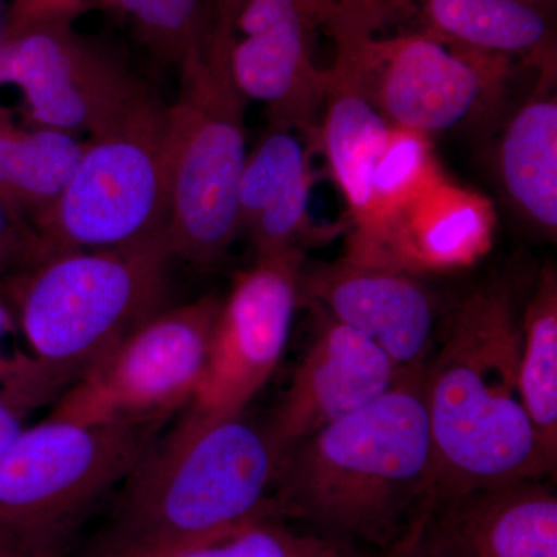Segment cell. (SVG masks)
Masks as SVG:
<instances>
[{
	"instance_id": "4",
	"label": "cell",
	"mask_w": 557,
	"mask_h": 557,
	"mask_svg": "<svg viewBox=\"0 0 557 557\" xmlns=\"http://www.w3.org/2000/svg\"><path fill=\"white\" fill-rule=\"evenodd\" d=\"M166 244L51 252L5 278L28 347L69 388L166 309Z\"/></svg>"
},
{
	"instance_id": "23",
	"label": "cell",
	"mask_w": 557,
	"mask_h": 557,
	"mask_svg": "<svg viewBox=\"0 0 557 557\" xmlns=\"http://www.w3.org/2000/svg\"><path fill=\"white\" fill-rule=\"evenodd\" d=\"M442 175L429 135L392 126L386 148L376 164L373 186L381 214L394 236L397 262L399 220L412 201Z\"/></svg>"
},
{
	"instance_id": "13",
	"label": "cell",
	"mask_w": 557,
	"mask_h": 557,
	"mask_svg": "<svg viewBox=\"0 0 557 557\" xmlns=\"http://www.w3.org/2000/svg\"><path fill=\"white\" fill-rule=\"evenodd\" d=\"M403 373L368 336L321 314V324L267 428L284 458L302 440L375 401Z\"/></svg>"
},
{
	"instance_id": "16",
	"label": "cell",
	"mask_w": 557,
	"mask_h": 557,
	"mask_svg": "<svg viewBox=\"0 0 557 557\" xmlns=\"http://www.w3.org/2000/svg\"><path fill=\"white\" fill-rule=\"evenodd\" d=\"M313 33L300 22H281L231 46L234 83L245 100L265 104L270 129L318 135L330 73L314 64Z\"/></svg>"
},
{
	"instance_id": "20",
	"label": "cell",
	"mask_w": 557,
	"mask_h": 557,
	"mask_svg": "<svg viewBox=\"0 0 557 557\" xmlns=\"http://www.w3.org/2000/svg\"><path fill=\"white\" fill-rule=\"evenodd\" d=\"M83 148L67 132L24 129L0 106V201L32 223L60 197Z\"/></svg>"
},
{
	"instance_id": "22",
	"label": "cell",
	"mask_w": 557,
	"mask_h": 557,
	"mask_svg": "<svg viewBox=\"0 0 557 557\" xmlns=\"http://www.w3.org/2000/svg\"><path fill=\"white\" fill-rule=\"evenodd\" d=\"M519 391L539 442L557 458V273L545 267L520 319Z\"/></svg>"
},
{
	"instance_id": "6",
	"label": "cell",
	"mask_w": 557,
	"mask_h": 557,
	"mask_svg": "<svg viewBox=\"0 0 557 557\" xmlns=\"http://www.w3.org/2000/svg\"><path fill=\"white\" fill-rule=\"evenodd\" d=\"M150 429L47 416L0 457V557H65L156 442Z\"/></svg>"
},
{
	"instance_id": "9",
	"label": "cell",
	"mask_w": 557,
	"mask_h": 557,
	"mask_svg": "<svg viewBox=\"0 0 557 557\" xmlns=\"http://www.w3.org/2000/svg\"><path fill=\"white\" fill-rule=\"evenodd\" d=\"M24 95L33 123L75 135L108 129L150 94L113 54L69 22L0 36V87Z\"/></svg>"
},
{
	"instance_id": "10",
	"label": "cell",
	"mask_w": 557,
	"mask_h": 557,
	"mask_svg": "<svg viewBox=\"0 0 557 557\" xmlns=\"http://www.w3.org/2000/svg\"><path fill=\"white\" fill-rule=\"evenodd\" d=\"M304 249L258 258L234 278L222 299L207 368L190 412L231 416L247 410L269 383L287 348L296 309Z\"/></svg>"
},
{
	"instance_id": "24",
	"label": "cell",
	"mask_w": 557,
	"mask_h": 557,
	"mask_svg": "<svg viewBox=\"0 0 557 557\" xmlns=\"http://www.w3.org/2000/svg\"><path fill=\"white\" fill-rule=\"evenodd\" d=\"M262 518L190 547L153 557H359L335 539L298 534Z\"/></svg>"
},
{
	"instance_id": "7",
	"label": "cell",
	"mask_w": 557,
	"mask_h": 557,
	"mask_svg": "<svg viewBox=\"0 0 557 557\" xmlns=\"http://www.w3.org/2000/svg\"><path fill=\"white\" fill-rule=\"evenodd\" d=\"M170 218L168 106L149 94L84 141L67 185L32 225L51 252L95 251L166 244Z\"/></svg>"
},
{
	"instance_id": "5",
	"label": "cell",
	"mask_w": 557,
	"mask_h": 557,
	"mask_svg": "<svg viewBox=\"0 0 557 557\" xmlns=\"http://www.w3.org/2000/svg\"><path fill=\"white\" fill-rule=\"evenodd\" d=\"M233 27L218 22L180 62L168 106L172 259L211 265L240 233L239 183L247 161L245 100L231 73Z\"/></svg>"
},
{
	"instance_id": "18",
	"label": "cell",
	"mask_w": 557,
	"mask_h": 557,
	"mask_svg": "<svg viewBox=\"0 0 557 557\" xmlns=\"http://www.w3.org/2000/svg\"><path fill=\"white\" fill-rule=\"evenodd\" d=\"M493 226L490 200L442 175L399 220V267L413 273L468 265L490 247Z\"/></svg>"
},
{
	"instance_id": "14",
	"label": "cell",
	"mask_w": 557,
	"mask_h": 557,
	"mask_svg": "<svg viewBox=\"0 0 557 557\" xmlns=\"http://www.w3.org/2000/svg\"><path fill=\"white\" fill-rule=\"evenodd\" d=\"M361 70L370 100L387 123L424 135L463 123L485 89L482 69L434 36L369 40Z\"/></svg>"
},
{
	"instance_id": "3",
	"label": "cell",
	"mask_w": 557,
	"mask_h": 557,
	"mask_svg": "<svg viewBox=\"0 0 557 557\" xmlns=\"http://www.w3.org/2000/svg\"><path fill=\"white\" fill-rule=\"evenodd\" d=\"M424 372L403 373L375 401L282 458L274 511L338 536L392 547L434 498Z\"/></svg>"
},
{
	"instance_id": "1",
	"label": "cell",
	"mask_w": 557,
	"mask_h": 557,
	"mask_svg": "<svg viewBox=\"0 0 557 557\" xmlns=\"http://www.w3.org/2000/svg\"><path fill=\"white\" fill-rule=\"evenodd\" d=\"M520 319L504 284L472 289L445 318L423 373L432 500L555 472L520 397Z\"/></svg>"
},
{
	"instance_id": "32",
	"label": "cell",
	"mask_w": 557,
	"mask_h": 557,
	"mask_svg": "<svg viewBox=\"0 0 557 557\" xmlns=\"http://www.w3.org/2000/svg\"><path fill=\"white\" fill-rule=\"evenodd\" d=\"M523 2L531 3V5L547 11L549 14H552L553 5H555V0H523Z\"/></svg>"
},
{
	"instance_id": "29",
	"label": "cell",
	"mask_w": 557,
	"mask_h": 557,
	"mask_svg": "<svg viewBox=\"0 0 557 557\" xmlns=\"http://www.w3.org/2000/svg\"><path fill=\"white\" fill-rule=\"evenodd\" d=\"M27 413L0 399V457L27 426Z\"/></svg>"
},
{
	"instance_id": "15",
	"label": "cell",
	"mask_w": 557,
	"mask_h": 557,
	"mask_svg": "<svg viewBox=\"0 0 557 557\" xmlns=\"http://www.w3.org/2000/svg\"><path fill=\"white\" fill-rule=\"evenodd\" d=\"M408 536L429 557H557V497L527 480L435 498Z\"/></svg>"
},
{
	"instance_id": "30",
	"label": "cell",
	"mask_w": 557,
	"mask_h": 557,
	"mask_svg": "<svg viewBox=\"0 0 557 557\" xmlns=\"http://www.w3.org/2000/svg\"><path fill=\"white\" fill-rule=\"evenodd\" d=\"M387 557H429L426 553L418 547L417 542L412 537L406 536L392 547Z\"/></svg>"
},
{
	"instance_id": "28",
	"label": "cell",
	"mask_w": 557,
	"mask_h": 557,
	"mask_svg": "<svg viewBox=\"0 0 557 557\" xmlns=\"http://www.w3.org/2000/svg\"><path fill=\"white\" fill-rule=\"evenodd\" d=\"M91 7V0H13L9 13L0 24V36L14 35L49 22L73 24Z\"/></svg>"
},
{
	"instance_id": "2",
	"label": "cell",
	"mask_w": 557,
	"mask_h": 557,
	"mask_svg": "<svg viewBox=\"0 0 557 557\" xmlns=\"http://www.w3.org/2000/svg\"><path fill=\"white\" fill-rule=\"evenodd\" d=\"M282 456L247 412L183 410L116 491L86 557H153L276 518Z\"/></svg>"
},
{
	"instance_id": "12",
	"label": "cell",
	"mask_w": 557,
	"mask_h": 557,
	"mask_svg": "<svg viewBox=\"0 0 557 557\" xmlns=\"http://www.w3.org/2000/svg\"><path fill=\"white\" fill-rule=\"evenodd\" d=\"M300 302L357 330L399 372H424L435 346V302L412 273L347 258L302 270Z\"/></svg>"
},
{
	"instance_id": "11",
	"label": "cell",
	"mask_w": 557,
	"mask_h": 557,
	"mask_svg": "<svg viewBox=\"0 0 557 557\" xmlns=\"http://www.w3.org/2000/svg\"><path fill=\"white\" fill-rule=\"evenodd\" d=\"M362 44L339 47L329 70V90L319 124V145L346 200L351 234L344 258L399 269L394 236L376 201V164L392 126L370 100L362 79Z\"/></svg>"
},
{
	"instance_id": "19",
	"label": "cell",
	"mask_w": 557,
	"mask_h": 557,
	"mask_svg": "<svg viewBox=\"0 0 557 557\" xmlns=\"http://www.w3.org/2000/svg\"><path fill=\"white\" fill-rule=\"evenodd\" d=\"M498 174L505 196L520 218L539 233H557V100L533 98L509 121L500 149Z\"/></svg>"
},
{
	"instance_id": "27",
	"label": "cell",
	"mask_w": 557,
	"mask_h": 557,
	"mask_svg": "<svg viewBox=\"0 0 557 557\" xmlns=\"http://www.w3.org/2000/svg\"><path fill=\"white\" fill-rule=\"evenodd\" d=\"M49 255L32 223L0 201V282L32 269Z\"/></svg>"
},
{
	"instance_id": "25",
	"label": "cell",
	"mask_w": 557,
	"mask_h": 557,
	"mask_svg": "<svg viewBox=\"0 0 557 557\" xmlns=\"http://www.w3.org/2000/svg\"><path fill=\"white\" fill-rule=\"evenodd\" d=\"M62 392L28 347L13 300L0 282V399L30 416L53 405Z\"/></svg>"
},
{
	"instance_id": "31",
	"label": "cell",
	"mask_w": 557,
	"mask_h": 557,
	"mask_svg": "<svg viewBox=\"0 0 557 557\" xmlns=\"http://www.w3.org/2000/svg\"><path fill=\"white\" fill-rule=\"evenodd\" d=\"M244 0H219V17L226 22H233L237 10Z\"/></svg>"
},
{
	"instance_id": "26",
	"label": "cell",
	"mask_w": 557,
	"mask_h": 557,
	"mask_svg": "<svg viewBox=\"0 0 557 557\" xmlns=\"http://www.w3.org/2000/svg\"><path fill=\"white\" fill-rule=\"evenodd\" d=\"M126 14L139 40L168 65H180L203 38L200 0H104Z\"/></svg>"
},
{
	"instance_id": "17",
	"label": "cell",
	"mask_w": 557,
	"mask_h": 557,
	"mask_svg": "<svg viewBox=\"0 0 557 557\" xmlns=\"http://www.w3.org/2000/svg\"><path fill=\"white\" fill-rule=\"evenodd\" d=\"M310 157L293 131L270 129L245 161L239 183L240 231L258 258L300 247L310 226Z\"/></svg>"
},
{
	"instance_id": "21",
	"label": "cell",
	"mask_w": 557,
	"mask_h": 557,
	"mask_svg": "<svg viewBox=\"0 0 557 557\" xmlns=\"http://www.w3.org/2000/svg\"><path fill=\"white\" fill-rule=\"evenodd\" d=\"M440 35L486 53H539L552 38V14L523 0H426Z\"/></svg>"
},
{
	"instance_id": "8",
	"label": "cell",
	"mask_w": 557,
	"mask_h": 557,
	"mask_svg": "<svg viewBox=\"0 0 557 557\" xmlns=\"http://www.w3.org/2000/svg\"><path fill=\"white\" fill-rule=\"evenodd\" d=\"M220 306L222 298L207 295L161 310L65 388L49 417L160 431L196 397Z\"/></svg>"
}]
</instances>
